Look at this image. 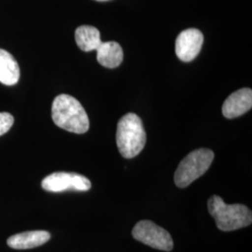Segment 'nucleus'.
Here are the masks:
<instances>
[{
	"label": "nucleus",
	"mask_w": 252,
	"mask_h": 252,
	"mask_svg": "<svg viewBox=\"0 0 252 252\" xmlns=\"http://www.w3.org/2000/svg\"><path fill=\"white\" fill-rule=\"evenodd\" d=\"M76 43L83 52L96 51L102 43L99 30L91 26H81L75 32Z\"/></svg>",
	"instance_id": "nucleus-12"
},
{
	"label": "nucleus",
	"mask_w": 252,
	"mask_h": 252,
	"mask_svg": "<svg viewBox=\"0 0 252 252\" xmlns=\"http://www.w3.org/2000/svg\"><path fill=\"white\" fill-rule=\"evenodd\" d=\"M214 160V153L208 149H198L189 153L180 162L174 180L178 187L186 188L203 176Z\"/></svg>",
	"instance_id": "nucleus-4"
},
{
	"label": "nucleus",
	"mask_w": 252,
	"mask_h": 252,
	"mask_svg": "<svg viewBox=\"0 0 252 252\" xmlns=\"http://www.w3.org/2000/svg\"><path fill=\"white\" fill-rule=\"evenodd\" d=\"M52 118L58 127L75 134H84L90 127L85 109L78 100L68 94H60L54 98Z\"/></svg>",
	"instance_id": "nucleus-1"
},
{
	"label": "nucleus",
	"mask_w": 252,
	"mask_h": 252,
	"mask_svg": "<svg viewBox=\"0 0 252 252\" xmlns=\"http://www.w3.org/2000/svg\"><path fill=\"white\" fill-rule=\"evenodd\" d=\"M207 206L209 214L220 231L231 232L252 224V211L245 205H228L219 195H213L208 200Z\"/></svg>",
	"instance_id": "nucleus-2"
},
{
	"label": "nucleus",
	"mask_w": 252,
	"mask_h": 252,
	"mask_svg": "<svg viewBox=\"0 0 252 252\" xmlns=\"http://www.w3.org/2000/svg\"><path fill=\"white\" fill-rule=\"evenodd\" d=\"M96 1H100V2H104V1H108V0H96Z\"/></svg>",
	"instance_id": "nucleus-14"
},
{
	"label": "nucleus",
	"mask_w": 252,
	"mask_h": 252,
	"mask_svg": "<svg viewBox=\"0 0 252 252\" xmlns=\"http://www.w3.org/2000/svg\"><path fill=\"white\" fill-rule=\"evenodd\" d=\"M252 91L250 88H243L236 91L224 101L222 106V114L227 119L242 116L252 109Z\"/></svg>",
	"instance_id": "nucleus-8"
},
{
	"label": "nucleus",
	"mask_w": 252,
	"mask_h": 252,
	"mask_svg": "<svg viewBox=\"0 0 252 252\" xmlns=\"http://www.w3.org/2000/svg\"><path fill=\"white\" fill-rule=\"evenodd\" d=\"M97 62L107 67L115 68L119 66L124 60V52L121 45L115 41L102 42L96 49Z\"/></svg>",
	"instance_id": "nucleus-10"
},
{
	"label": "nucleus",
	"mask_w": 252,
	"mask_h": 252,
	"mask_svg": "<svg viewBox=\"0 0 252 252\" xmlns=\"http://www.w3.org/2000/svg\"><path fill=\"white\" fill-rule=\"evenodd\" d=\"M50 239L51 234L47 231H30L11 235L7 244L14 250H28L40 247Z\"/></svg>",
	"instance_id": "nucleus-9"
},
{
	"label": "nucleus",
	"mask_w": 252,
	"mask_h": 252,
	"mask_svg": "<svg viewBox=\"0 0 252 252\" xmlns=\"http://www.w3.org/2000/svg\"><path fill=\"white\" fill-rule=\"evenodd\" d=\"M41 187L51 192H62L68 189L87 191L91 189L92 183L86 177L77 173L56 172L43 179Z\"/></svg>",
	"instance_id": "nucleus-6"
},
{
	"label": "nucleus",
	"mask_w": 252,
	"mask_h": 252,
	"mask_svg": "<svg viewBox=\"0 0 252 252\" xmlns=\"http://www.w3.org/2000/svg\"><path fill=\"white\" fill-rule=\"evenodd\" d=\"M119 152L126 159L134 158L142 152L146 144V132L141 119L134 113L122 118L116 134Z\"/></svg>",
	"instance_id": "nucleus-3"
},
{
	"label": "nucleus",
	"mask_w": 252,
	"mask_h": 252,
	"mask_svg": "<svg viewBox=\"0 0 252 252\" xmlns=\"http://www.w3.org/2000/svg\"><path fill=\"white\" fill-rule=\"evenodd\" d=\"M14 118L8 112H0V136L8 133L13 126Z\"/></svg>",
	"instance_id": "nucleus-13"
},
{
	"label": "nucleus",
	"mask_w": 252,
	"mask_h": 252,
	"mask_svg": "<svg viewBox=\"0 0 252 252\" xmlns=\"http://www.w3.org/2000/svg\"><path fill=\"white\" fill-rule=\"evenodd\" d=\"M132 234L135 240L163 252H171L174 243L171 234L151 220H140L135 224Z\"/></svg>",
	"instance_id": "nucleus-5"
},
{
	"label": "nucleus",
	"mask_w": 252,
	"mask_h": 252,
	"mask_svg": "<svg viewBox=\"0 0 252 252\" xmlns=\"http://www.w3.org/2000/svg\"><path fill=\"white\" fill-rule=\"evenodd\" d=\"M20 79V67L17 61L9 52L0 49V82L11 86Z\"/></svg>",
	"instance_id": "nucleus-11"
},
{
	"label": "nucleus",
	"mask_w": 252,
	"mask_h": 252,
	"mask_svg": "<svg viewBox=\"0 0 252 252\" xmlns=\"http://www.w3.org/2000/svg\"><path fill=\"white\" fill-rule=\"evenodd\" d=\"M204 42L202 32L196 28L182 31L176 39L175 51L182 62H191L198 55Z\"/></svg>",
	"instance_id": "nucleus-7"
}]
</instances>
